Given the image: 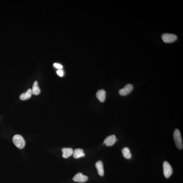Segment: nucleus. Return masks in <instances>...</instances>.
Returning a JSON list of instances; mask_svg holds the SVG:
<instances>
[{
	"instance_id": "f257e3e1",
	"label": "nucleus",
	"mask_w": 183,
	"mask_h": 183,
	"mask_svg": "<svg viewBox=\"0 0 183 183\" xmlns=\"http://www.w3.org/2000/svg\"><path fill=\"white\" fill-rule=\"evenodd\" d=\"M12 140L14 144L18 148L22 149L25 147V141L21 135L19 134L15 135L13 137Z\"/></svg>"
},
{
	"instance_id": "f03ea898",
	"label": "nucleus",
	"mask_w": 183,
	"mask_h": 183,
	"mask_svg": "<svg viewBox=\"0 0 183 183\" xmlns=\"http://www.w3.org/2000/svg\"><path fill=\"white\" fill-rule=\"evenodd\" d=\"M173 137L175 144L179 149L183 148L182 141L180 130L176 129L173 134Z\"/></svg>"
},
{
	"instance_id": "7ed1b4c3",
	"label": "nucleus",
	"mask_w": 183,
	"mask_h": 183,
	"mask_svg": "<svg viewBox=\"0 0 183 183\" xmlns=\"http://www.w3.org/2000/svg\"><path fill=\"white\" fill-rule=\"evenodd\" d=\"M162 39L164 43H171L175 41L177 37L176 35L171 33H164L162 35Z\"/></svg>"
},
{
	"instance_id": "20e7f679",
	"label": "nucleus",
	"mask_w": 183,
	"mask_h": 183,
	"mask_svg": "<svg viewBox=\"0 0 183 183\" xmlns=\"http://www.w3.org/2000/svg\"><path fill=\"white\" fill-rule=\"evenodd\" d=\"M163 170L165 177L169 178L171 175L173 173V169L171 165L167 161H164L163 163Z\"/></svg>"
},
{
	"instance_id": "39448f33",
	"label": "nucleus",
	"mask_w": 183,
	"mask_h": 183,
	"mask_svg": "<svg viewBox=\"0 0 183 183\" xmlns=\"http://www.w3.org/2000/svg\"><path fill=\"white\" fill-rule=\"evenodd\" d=\"M133 88V85L128 84L125 85L124 88L121 89L119 91V94L121 96H126L130 93Z\"/></svg>"
},
{
	"instance_id": "423d86ee",
	"label": "nucleus",
	"mask_w": 183,
	"mask_h": 183,
	"mask_svg": "<svg viewBox=\"0 0 183 183\" xmlns=\"http://www.w3.org/2000/svg\"><path fill=\"white\" fill-rule=\"evenodd\" d=\"M88 180V177L83 175L81 173H77L73 178V180L75 182L81 183L86 182Z\"/></svg>"
},
{
	"instance_id": "0eeeda50",
	"label": "nucleus",
	"mask_w": 183,
	"mask_h": 183,
	"mask_svg": "<svg viewBox=\"0 0 183 183\" xmlns=\"http://www.w3.org/2000/svg\"><path fill=\"white\" fill-rule=\"evenodd\" d=\"M116 137L114 135H110L105 138L104 141V144L107 146H113L116 142Z\"/></svg>"
},
{
	"instance_id": "6e6552de",
	"label": "nucleus",
	"mask_w": 183,
	"mask_h": 183,
	"mask_svg": "<svg viewBox=\"0 0 183 183\" xmlns=\"http://www.w3.org/2000/svg\"><path fill=\"white\" fill-rule=\"evenodd\" d=\"M97 172L99 175L103 176L104 174V169L103 162L101 160H99L95 164Z\"/></svg>"
},
{
	"instance_id": "1a4fd4ad",
	"label": "nucleus",
	"mask_w": 183,
	"mask_h": 183,
	"mask_svg": "<svg viewBox=\"0 0 183 183\" xmlns=\"http://www.w3.org/2000/svg\"><path fill=\"white\" fill-rule=\"evenodd\" d=\"M96 97L101 102H104L106 97V92L104 89H101L99 90L96 93Z\"/></svg>"
},
{
	"instance_id": "9d476101",
	"label": "nucleus",
	"mask_w": 183,
	"mask_h": 183,
	"mask_svg": "<svg viewBox=\"0 0 183 183\" xmlns=\"http://www.w3.org/2000/svg\"><path fill=\"white\" fill-rule=\"evenodd\" d=\"M32 94V92L31 89H29L25 92L21 94L19 98L21 100H27L31 98Z\"/></svg>"
},
{
	"instance_id": "9b49d317",
	"label": "nucleus",
	"mask_w": 183,
	"mask_h": 183,
	"mask_svg": "<svg viewBox=\"0 0 183 183\" xmlns=\"http://www.w3.org/2000/svg\"><path fill=\"white\" fill-rule=\"evenodd\" d=\"M62 156L63 158H67L73 154V151L71 148H64L62 149Z\"/></svg>"
},
{
	"instance_id": "f8f14e48",
	"label": "nucleus",
	"mask_w": 183,
	"mask_h": 183,
	"mask_svg": "<svg viewBox=\"0 0 183 183\" xmlns=\"http://www.w3.org/2000/svg\"><path fill=\"white\" fill-rule=\"evenodd\" d=\"M85 154L83 150L82 149H75L73 151V156L75 158H78L85 156Z\"/></svg>"
},
{
	"instance_id": "ddd939ff",
	"label": "nucleus",
	"mask_w": 183,
	"mask_h": 183,
	"mask_svg": "<svg viewBox=\"0 0 183 183\" xmlns=\"http://www.w3.org/2000/svg\"><path fill=\"white\" fill-rule=\"evenodd\" d=\"M32 94L37 95L40 94L41 92V89L39 86L38 83L37 81H35L33 83L32 89Z\"/></svg>"
},
{
	"instance_id": "4468645a",
	"label": "nucleus",
	"mask_w": 183,
	"mask_h": 183,
	"mask_svg": "<svg viewBox=\"0 0 183 183\" xmlns=\"http://www.w3.org/2000/svg\"><path fill=\"white\" fill-rule=\"evenodd\" d=\"M122 152L124 158L128 159H130L132 158V155L130 152V149L127 147L123 148Z\"/></svg>"
},
{
	"instance_id": "2eb2a0df",
	"label": "nucleus",
	"mask_w": 183,
	"mask_h": 183,
	"mask_svg": "<svg viewBox=\"0 0 183 183\" xmlns=\"http://www.w3.org/2000/svg\"><path fill=\"white\" fill-rule=\"evenodd\" d=\"M54 66L56 67V68L59 69H62L63 67L62 65L57 63H54Z\"/></svg>"
},
{
	"instance_id": "dca6fc26",
	"label": "nucleus",
	"mask_w": 183,
	"mask_h": 183,
	"mask_svg": "<svg viewBox=\"0 0 183 183\" xmlns=\"http://www.w3.org/2000/svg\"><path fill=\"white\" fill-rule=\"evenodd\" d=\"M57 73L60 76L62 77L63 75V72L62 70H58L57 71Z\"/></svg>"
}]
</instances>
